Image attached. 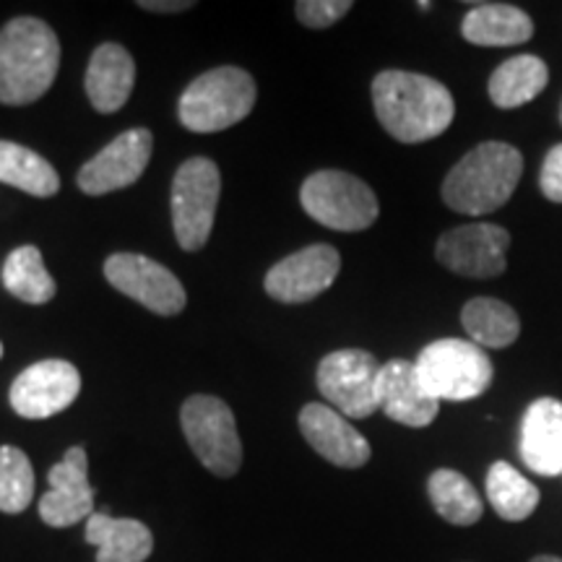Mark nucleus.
<instances>
[{"instance_id":"nucleus-14","label":"nucleus","mask_w":562,"mask_h":562,"mask_svg":"<svg viewBox=\"0 0 562 562\" xmlns=\"http://www.w3.org/2000/svg\"><path fill=\"white\" fill-rule=\"evenodd\" d=\"M341 271V256L331 245H307L266 273V292L277 302H311L334 284Z\"/></svg>"},{"instance_id":"nucleus-5","label":"nucleus","mask_w":562,"mask_h":562,"mask_svg":"<svg viewBox=\"0 0 562 562\" xmlns=\"http://www.w3.org/2000/svg\"><path fill=\"white\" fill-rule=\"evenodd\" d=\"M422 385L438 402H472L492 385L487 351L467 339L427 344L414 362Z\"/></svg>"},{"instance_id":"nucleus-17","label":"nucleus","mask_w":562,"mask_h":562,"mask_svg":"<svg viewBox=\"0 0 562 562\" xmlns=\"http://www.w3.org/2000/svg\"><path fill=\"white\" fill-rule=\"evenodd\" d=\"M378 404L385 417L404 427H427L440 412V402L422 385L414 362L391 360L378 378Z\"/></svg>"},{"instance_id":"nucleus-3","label":"nucleus","mask_w":562,"mask_h":562,"mask_svg":"<svg viewBox=\"0 0 562 562\" xmlns=\"http://www.w3.org/2000/svg\"><path fill=\"white\" fill-rule=\"evenodd\" d=\"M524 172V157L503 140H484L442 180V201L467 216H484L508 203Z\"/></svg>"},{"instance_id":"nucleus-15","label":"nucleus","mask_w":562,"mask_h":562,"mask_svg":"<svg viewBox=\"0 0 562 562\" xmlns=\"http://www.w3.org/2000/svg\"><path fill=\"white\" fill-rule=\"evenodd\" d=\"M47 482L50 490L40 497V516L47 526L68 529L94 516V487L89 482V461L83 448H68L63 461L50 469Z\"/></svg>"},{"instance_id":"nucleus-12","label":"nucleus","mask_w":562,"mask_h":562,"mask_svg":"<svg viewBox=\"0 0 562 562\" xmlns=\"http://www.w3.org/2000/svg\"><path fill=\"white\" fill-rule=\"evenodd\" d=\"M81 393V372L66 360L30 364L11 385V406L24 419H47L66 412Z\"/></svg>"},{"instance_id":"nucleus-31","label":"nucleus","mask_w":562,"mask_h":562,"mask_svg":"<svg viewBox=\"0 0 562 562\" xmlns=\"http://www.w3.org/2000/svg\"><path fill=\"white\" fill-rule=\"evenodd\" d=\"M140 9L154 13H180L193 9V0H140Z\"/></svg>"},{"instance_id":"nucleus-24","label":"nucleus","mask_w":562,"mask_h":562,"mask_svg":"<svg viewBox=\"0 0 562 562\" xmlns=\"http://www.w3.org/2000/svg\"><path fill=\"white\" fill-rule=\"evenodd\" d=\"M0 182L37 199L60 191V175L45 157L13 140H0Z\"/></svg>"},{"instance_id":"nucleus-34","label":"nucleus","mask_w":562,"mask_h":562,"mask_svg":"<svg viewBox=\"0 0 562 562\" xmlns=\"http://www.w3.org/2000/svg\"><path fill=\"white\" fill-rule=\"evenodd\" d=\"M560 121H562V110H560Z\"/></svg>"},{"instance_id":"nucleus-13","label":"nucleus","mask_w":562,"mask_h":562,"mask_svg":"<svg viewBox=\"0 0 562 562\" xmlns=\"http://www.w3.org/2000/svg\"><path fill=\"white\" fill-rule=\"evenodd\" d=\"M154 149L149 128H131L112 138L104 149L79 170V188L87 195H108L123 191L146 172Z\"/></svg>"},{"instance_id":"nucleus-23","label":"nucleus","mask_w":562,"mask_h":562,"mask_svg":"<svg viewBox=\"0 0 562 562\" xmlns=\"http://www.w3.org/2000/svg\"><path fill=\"white\" fill-rule=\"evenodd\" d=\"M463 331L476 347L505 349L521 336V321L508 302L495 297H474L461 311Z\"/></svg>"},{"instance_id":"nucleus-30","label":"nucleus","mask_w":562,"mask_h":562,"mask_svg":"<svg viewBox=\"0 0 562 562\" xmlns=\"http://www.w3.org/2000/svg\"><path fill=\"white\" fill-rule=\"evenodd\" d=\"M539 188L547 201L562 203V144L547 151L542 172H539Z\"/></svg>"},{"instance_id":"nucleus-27","label":"nucleus","mask_w":562,"mask_h":562,"mask_svg":"<svg viewBox=\"0 0 562 562\" xmlns=\"http://www.w3.org/2000/svg\"><path fill=\"white\" fill-rule=\"evenodd\" d=\"M0 279H3L5 290L26 305H45L58 292L55 279L47 273L45 261H42L40 248H34V245H21V248L11 250L3 269H0Z\"/></svg>"},{"instance_id":"nucleus-26","label":"nucleus","mask_w":562,"mask_h":562,"mask_svg":"<svg viewBox=\"0 0 562 562\" xmlns=\"http://www.w3.org/2000/svg\"><path fill=\"white\" fill-rule=\"evenodd\" d=\"M427 492L442 521L453 526H474L484 516L480 492L461 472L438 469L427 480Z\"/></svg>"},{"instance_id":"nucleus-25","label":"nucleus","mask_w":562,"mask_h":562,"mask_svg":"<svg viewBox=\"0 0 562 562\" xmlns=\"http://www.w3.org/2000/svg\"><path fill=\"white\" fill-rule=\"evenodd\" d=\"M487 501L503 521H526L539 508L542 492L508 461H495L487 472Z\"/></svg>"},{"instance_id":"nucleus-1","label":"nucleus","mask_w":562,"mask_h":562,"mask_svg":"<svg viewBox=\"0 0 562 562\" xmlns=\"http://www.w3.org/2000/svg\"><path fill=\"white\" fill-rule=\"evenodd\" d=\"M372 108L389 136L422 144L451 128L456 104L451 91L430 76L383 70L372 81Z\"/></svg>"},{"instance_id":"nucleus-10","label":"nucleus","mask_w":562,"mask_h":562,"mask_svg":"<svg viewBox=\"0 0 562 562\" xmlns=\"http://www.w3.org/2000/svg\"><path fill=\"white\" fill-rule=\"evenodd\" d=\"M104 277L117 292L136 300L157 315H178L186 311V290L180 279L151 258L138 252H115L104 261Z\"/></svg>"},{"instance_id":"nucleus-22","label":"nucleus","mask_w":562,"mask_h":562,"mask_svg":"<svg viewBox=\"0 0 562 562\" xmlns=\"http://www.w3.org/2000/svg\"><path fill=\"white\" fill-rule=\"evenodd\" d=\"M550 70L537 55H516L495 68L490 76V100L501 110H516L542 94Z\"/></svg>"},{"instance_id":"nucleus-16","label":"nucleus","mask_w":562,"mask_h":562,"mask_svg":"<svg viewBox=\"0 0 562 562\" xmlns=\"http://www.w3.org/2000/svg\"><path fill=\"white\" fill-rule=\"evenodd\" d=\"M300 432L311 448L339 469H360L370 461V442L351 422L326 404H307L300 412Z\"/></svg>"},{"instance_id":"nucleus-6","label":"nucleus","mask_w":562,"mask_h":562,"mask_svg":"<svg viewBox=\"0 0 562 562\" xmlns=\"http://www.w3.org/2000/svg\"><path fill=\"white\" fill-rule=\"evenodd\" d=\"M305 214L336 232H362L378 220V199L368 182L341 170H321L302 182Z\"/></svg>"},{"instance_id":"nucleus-7","label":"nucleus","mask_w":562,"mask_h":562,"mask_svg":"<svg viewBox=\"0 0 562 562\" xmlns=\"http://www.w3.org/2000/svg\"><path fill=\"white\" fill-rule=\"evenodd\" d=\"M222 195V175L209 157L182 161L172 180V227L180 248L201 250L214 229L216 206Z\"/></svg>"},{"instance_id":"nucleus-4","label":"nucleus","mask_w":562,"mask_h":562,"mask_svg":"<svg viewBox=\"0 0 562 562\" xmlns=\"http://www.w3.org/2000/svg\"><path fill=\"white\" fill-rule=\"evenodd\" d=\"M256 94V81L248 70L235 66L214 68L182 91L178 104L180 123L193 133L227 131L250 115Z\"/></svg>"},{"instance_id":"nucleus-19","label":"nucleus","mask_w":562,"mask_h":562,"mask_svg":"<svg viewBox=\"0 0 562 562\" xmlns=\"http://www.w3.org/2000/svg\"><path fill=\"white\" fill-rule=\"evenodd\" d=\"M87 97L91 108L102 115L117 112L128 102L133 83H136V63L123 45L104 42L91 53L87 68Z\"/></svg>"},{"instance_id":"nucleus-2","label":"nucleus","mask_w":562,"mask_h":562,"mask_svg":"<svg viewBox=\"0 0 562 562\" xmlns=\"http://www.w3.org/2000/svg\"><path fill=\"white\" fill-rule=\"evenodd\" d=\"M60 68V42L50 24L19 16L0 30V104L37 102Z\"/></svg>"},{"instance_id":"nucleus-21","label":"nucleus","mask_w":562,"mask_h":562,"mask_svg":"<svg viewBox=\"0 0 562 562\" xmlns=\"http://www.w3.org/2000/svg\"><path fill=\"white\" fill-rule=\"evenodd\" d=\"M461 34L480 47H513L533 37V21L516 5L480 3L463 16Z\"/></svg>"},{"instance_id":"nucleus-11","label":"nucleus","mask_w":562,"mask_h":562,"mask_svg":"<svg viewBox=\"0 0 562 562\" xmlns=\"http://www.w3.org/2000/svg\"><path fill=\"white\" fill-rule=\"evenodd\" d=\"M510 248L508 229L497 224H463L438 240L435 256L448 271L467 279H492L505 271V252Z\"/></svg>"},{"instance_id":"nucleus-18","label":"nucleus","mask_w":562,"mask_h":562,"mask_svg":"<svg viewBox=\"0 0 562 562\" xmlns=\"http://www.w3.org/2000/svg\"><path fill=\"white\" fill-rule=\"evenodd\" d=\"M518 453L531 472L542 476L562 474V402L544 396L524 412Z\"/></svg>"},{"instance_id":"nucleus-32","label":"nucleus","mask_w":562,"mask_h":562,"mask_svg":"<svg viewBox=\"0 0 562 562\" xmlns=\"http://www.w3.org/2000/svg\"><path fill=\"white\" fill-rule=\"evenodd\" d=\"M531 562H562V558H554V554H539V558H533Z\"/></svg>"},{"instance_id":"nucleus-9","label":"nucleus","mask_w":562,"mask_h":562,"mask_svg":"<svg viewBox=\"0 0 562 562\" xmlns=\"http://www.w3.org/2000/svg\"><path fill=\"white\" fill-rule=\"evenodd\" d=\"M383 364L364 349H339L318 364V391L347 419H368L381 409L378 378Z\"/></svg>"},{"instance_id":"nucleus-28","label":"nucleus","mask_w":562,"mask_h":562,"mask_svg":"<svg viewBox=\"0 0 562 562\" xmlns=\"http://www.w3.org/2000/svg\"><path fill=\"white\" fill-rule=\"evenodd\" d=\"M34 497V469L21 448H0V510L24 513Z\"/></svg>"},{"instance_id":"nucleus-8","label":"nucleus","mask_w":562,"mask_h":562,"mask_svg":"<svg viewBox=\"0 0 562 562\" xmlns=\"http://www.w3.org/2000/svg\"><path fill=\"white\" fill-rule=\"evenodd\" d=\"M180 425L188 446L211 474L235 476L243 467V442L235 414L216 396H191L182 404Z\"/></svg>"},{"instance_id":"nucleus-20","label":"nucleus","mask_w":562,"mask_h":562,"mask_svg":"<svg viewBox=\"0 0 562 562\" xmlns=\"http://www.w3.org/2000/svg\"><path fill=\"white\" fill-rule=\"evenodd\" d=\"M87 542L97 547V562H146L154 550L149 526L104 510L87 521Z\"/></svg>"},{"instance_id":"nucleus-33","label":"nucleus","mask_w":562,"mask_h":562,"mask_svg":"<svg viewBox=\"0 0 562 562\" xmlns=\"http://www.w3.org/2000/svg\"><path fill=\"white\" fill-rule=\"evenodd\" d=\"M0 357H3V344H0Z\"/></svg>"},{"instance_id":"nucleus-29","label":"nucleus","mask_w":562,"mask_h":562,"mask_svg":"<svg viewBox=\"0 0 562 562\" xmlns=\"http://www.w3.org/2000/svg\"><path fill=\"white\" fill-rule=\"evenodd\" d=\"M349 11V0H300V3L294 5L300 24H305L307 30H326V26H331L339 19L347 16Z\"/></svg>"}]
</instances>
